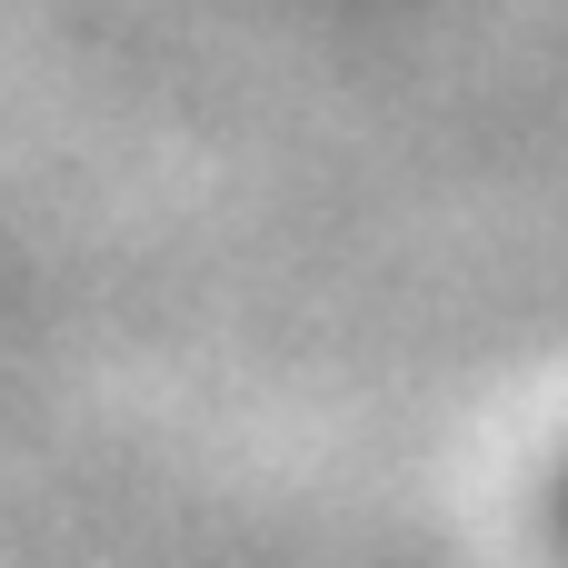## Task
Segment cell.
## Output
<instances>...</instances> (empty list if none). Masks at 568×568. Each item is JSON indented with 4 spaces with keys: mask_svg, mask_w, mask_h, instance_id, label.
I'll use <instances>...</instances> for the list:
<instances>
[{
    "mask_svg": "<svg viewBox=\"0 0 568 568\" xmlns=\"http://www.w3.org/2000/svg\"><path fill=\"white\" fill-rule=\"evenodd\" d=\"M559 549H568V479H559Z\"/></svg>",
    "mask_w": 568,
    "mask_h": 568,
    "instance_id": "6da1fadb",
    "label": "cell"
}]
</instances>
